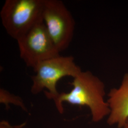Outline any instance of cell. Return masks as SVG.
<instances>
[{
  "label": "cell",
  "instance_id": "obj_6",
  "mask_svg": "<svg viewBox=\"0 0 128 128\" xmlns=\"http://www.w3.org/2000/svg\"><path fill=\"white\" fill-rule=\"evenodd\" d=\"M108 97L106 101L110 112L107 123L123 128L128 120V73L124 74L119 87L110 90Z\"/></svg>",
  "mask_w": 128,
  "mask_h": 128
},
{
  "label": "cell",
  "instance_id": "obj_4",
  "mask_svg": "<svg viewBox=\"0 0 128 128\" xmlns=\"http://www.w3.org/2000/svg\"><path fill=\"white\" fill-rule=\"evenodd\" d=\"M42 19L60 52L68 48L73 38L75 21L64 2L60 0H44Z\"/></svg>",
  "mask_w": 128,
  "mask_h": 128
},
{
  "label": "cell",
  "instance_id": "obj_2",
  "mask_svg": "<svg viewBox=\"0 0 128 128\" xmlns=\"http://www.w3.org/2000/svg\"><path fill=\"white\" fill-rule=\"evenodd\" d=\"M35 74L32 76L31 92L38 94L45 89L46 97L51 99L60 93L56 89L57 82L65 76L75 78L82 72L75 63L73 56L60 55L44 60L33 68Z\"/></svg>",
  "mask_w": 128,
  "mask_h": 128
},
{
  "label": "cell",
  "instance_id": "obj_5",
  "mask_svg": "<svg viewBox=\"0 0 128 128\" xmlns=\"http://www.w3.org/2000/svg\"><path fill=\"white\" fill-rule=\"evenodd\" d=\"M16 40L20 57L28 67L34 68L41 62L60 55L43 20Z\"/></svg>",
  "mask_w": 128,
  "mask_h": 128
},
{
  "label": "cell",
  "instance_id": "obj_8",
  "mask_svg": "<svg viewBox=\"0 0 128 128\" xmlns=\"http://www.w3.org/2000/svg\"><path fill=\"white\" fill-rule=\"evenodd\" d=\"M26 125V123L21 124L18 126H12L8 122V121L2 120L0 122V128H22Z\"/></svg>",
  "mask_w": 128,
  "mask_h": 128
},
{
  "label": "cell",
  "instance_id": "obj_9",
  "mask_svg": "<svg viewBox=\"0 0 128 128\" xmlns=\"http://www.w3.org/2000/svg\"><path fill=\"white\" fill-rule=\"evenodd\" d=\"M128 128V120L127 121V122H126V124L125 125V126H124V128Z\"/></svg>",
  "mask_w": 128,
  "mask_h": 128
},
{
  "label": "cell",
  "instance_id": "obj_1",
  "mask_svg": "<svg viewBox=\"0 0 128 128\" xmlns=\"http://www.w3.org/2000/svg\"><path fill=\"white\" fill-rule=\"evenodd\" d=\"M70 84L73 86L71 91L60 93L51 99L60 114H63V103L66 102L73 105L88 107L93 122H98L108 116L110 110L104 99L105 86L99 78L90 71H82Z\"/></svg>",
  "mask_w": 128,
  "mask_h": 128
},
{
  "label": "cell",
  "instance_id": "obj_7",
  "mask_svg": "<svg viewBox=\"0 0 128 128\" xmlns=\"http://www.w3.org/2000/svg\"><path fill=\"white\" fill-rule=\"evenodd\" d=\"M0 102L4 104L6 109L9 108V104H12L20 107L25 112H28L27 108L20 97L10 92L4 88L0 89Z\"/></svg>",
  "mask_w": 128,
  "mask_h": 128
},
{
  "label": "cell",
  "instance_id": "obj_3",
  "mask_svg": "<svg viewBox=\"0 0 128 128\" xmlns=\"http://www.w3.org/2000/svg\"><path fill=\"white\" fill-rule=\"evenodd\" d=\"M44 0H6L0 12L2 23L17 40L42 19Z\"/></svg>",
  "mask_w": 128,
  "mask_h": 128
}]
</instances>
